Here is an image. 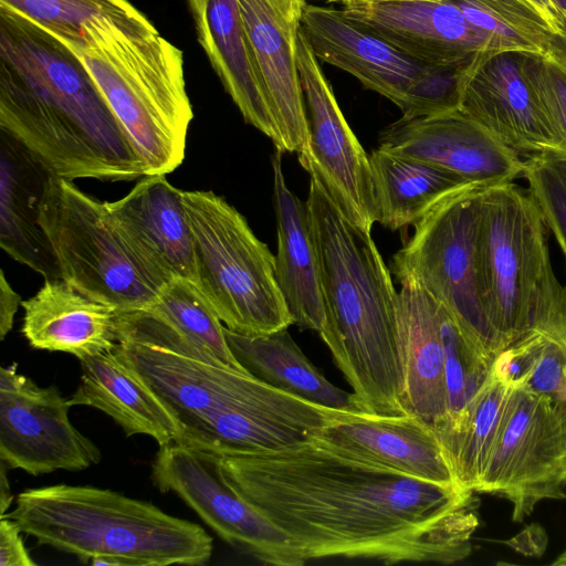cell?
<instances>
[{"label": "cell", "instance_id": "6da1fadb", "mask_svg": "<svg viewBox=\"0 0 566 566\" xmlns=\"http://www.w3.org/2000/svg\"><path fill=\"white\" fill-rule=\"evenodd\" d=\"M227 479L308 562L458 563L479 525L473 492L334 450L314 436L271 450L213 453Z\"/></svg>", "mask_w": 566, "mask_h": 566}, {"label": "cell", "instance_id": "7a4b0ae2", "mask_svg": "<svg viewBox=\"0 0 566 566\" xmlns=\"http://www.w3.org/2000/svg\"><path fill=\"white\" fill-rule=\"evenodd\" d=\"M117 327L115 350L170 410L178 444L210 453L279 449L340 412L217 360L149 308L118 311Z\"/></svg>", "mask_w": 566, "mask_h": 566}, {"label": "cell", "instance_id": "3957f363", "mask_svg": "<svg viewBox=\"0 0 566 566\" xmlns=\"http://www.w3.org/2000/svg\"><path fill=\"white\" fill-rule=\"evenodd\" d=\"M0 128L60 178L146 176L128 134L78 57L0 2Z\"/></svg>", "mask_w": 566, "mask_h": 566}, {"label": "cell", "instance_id": "277c9868", "mask_svg": "<svg viewBox=\"0 0 566 566\" xmlns=\"http://www.w3.org/2000/svg\"><path fill=\"white\" fill-rule=\"evenodd\" d=\"M306 203L325 312L319 336L366 412L403 415L390 272L370 233L347 220L312 176Z\"/></svg>", "mask_w": 566, "mask_h": 566}, {"label": "cell", "instance_id": "5b68a950", "mask_svg": "<svg viewBox=\"0 0 566 566\" xmlns=\"http://www.w3.org/2000/svg\"><path fill=\"white\" fill-rule=\"evenodd\" d=\"M6 515L38 544L94 566L203 565L213 551L200 525L108 489H28Z\"/></svg>", "mask_w": 566, "mask_h": 566}, {"label": "cell", "instance_id": "8992f818", "mask_svg": "<svg viewBox=\"0 0 566 566\" xmlns=\"http://www.w3.org/2000/svg\"><path fill=\"white\" fill-rule=\"evenodd\" d=\"M65 45L128 134L146 176L178 168L193 118L182 51L159 32L136 33L111 20L86 24L83 36Z\"/></svg>", "mask_w": 566, "mask_h": 566}, {"label": "cell", "instance_id": "52a82bcc", "mask_svg": "<svg viewBox=\"0 0 566 566\" xmlns=\"http://www.w3.org/2000/svg\"><path fill=\"white\" fill-rule=\"evenodd\" d=\"M546 230L527 188L511 181L482 189L479 248L485 302L505 348L532 331L566 292L553 270Z\"/></svg>", "mask_w": 566, "mask_h": 566}, {"label": "cell", "instance_id": "ba28073f", "mask_svg": "<svg viewBox=\"0 0 566 566\" xmlns=\"http://www.w3.org/2000/svg\"><path fill=\"white\" fill-rule=\"evenodd\" d=\"M191 229L196 283L222 324L259 336L289 328L292 316L275 277V255L245 218L212 191H181Z\"/></svg>", "mask_w": 566, "mask_h": 566}, {"label": "cell", "instance_id": "9c48e42d", "mask_svg": "<svg viewBox=\"0 0 566 566\" xmlns=\"http://www.w3.org/2000/svg\"><path fill=\"white\" fill-rule=\"evenodd\" d=\"M480 185L449 193L416 223L392 258L398 282L413 280L452 315L467 338L494 361L505 349L485 302L479 248Z\"/></svg>", "mask_w": 566, "mask_h": 566}, {"label": "cell", "instance_id": "30bf717a", "mask_svg": "<svg viewBox=\"0 0 566 566\" xmlns=\"http://www.w3.org/2000/svg\"><path fill=\"white\" fill-rule=\"evenodd\" d=\"M40 223L57 259L62 279L118 311L151 307L164 285L135 253L106 201L72 180L51 175Z\"/></svg>", "mask_w": 566, "mask_h": 566}, {"label": "cell", "instance_id": "8fae6325", "mask_svg": "<svg viewBox=\"0 0 566 566\" xmlns=\"http://www.w3.org/2000/svg\"><path fill=\"white\" fill-rule=\"evenodd\" d=\"M474 492L507 500L516 523L566 499V401L510 387Z\"/></svg>", "mask_w": 566, "mask_h": 566}, {"label": "cell", "instance_id": "7c38bea8", "mask_svg": "<svg viewBox=\"0 0 566 566\" xmlns=\"http://www.w3.org/2000/svg\"><path fill=\"white\" fill-rule=\"evenodd\" d=\"M150 476L160 492L177 494L219 537L242 553L274 566L307 562L290 537L237 491L213 453L178 443L160 446Z\"/></svg>", "mask_w": 566, "mask_h": 566}, {"label": "cell", "instance_id": "4fadbf2b", "mask_svg": "<svg viewBox=\"0 0 566 566\" xmlns=\"http://www.w3.org/2000/svg\"><path fill=\"white\" fill-rule=\"evenodd\" d=\"M296 63L310 132L307 147L298 154V160L344 217L370 233L377 222V206L369 155L346 122L301 28Z\"/></svg>", "mask_w": 566, "mask_h": 566}, {"label": "cell", "instance_id": "5bb4252c", "mask_svg": "<svg viewBox=\"0 0 566 566\" xmlns=\"http://www.w3.org/2000/svg\"><path fill=\"white\" fill-rule=\"evenodd\" d=\"M71 406L55 386L40 387L17 364L0 369V459L32 475L82 471L102 459L70 421Z\"/></svg>", "mask_w": 566, "mask_h": 566}, {"label": "cell", "instance_id": "9a60e30c", "mask_svg": "<svg viewBox=\"0 0 566 566\" xmlns=\"http://www.w3.org/2000/svg\"><path fill=\"white\" fill-rule=\"evenodd\" d=\"M528 55H475L462 76L459 111L518 154L566 156V145L528 81Z\"/></svg>", "mask_w": 566, "mask_h": 566}, {"label": "cell", "instance_id": "2e32d148", "mask_svg": "<svg viewBox=\"0 0 566 566\" xmlns=\"http://www.w3.org/2000/svg\"><path fill=\"white\" fill-rule=\"evenodd\" d=\"M260 86L284 145L303 153L310 132L296 63L305 0H238Z\"/></svg>", "mask_w": 566, "mask_h": 566}, {"label": "cell", "instance_id": "e0dca14e", "mask_svg": "<svg viewBox=\"0 0 566 566\" xmlns=\"http://www.w3.org/2000/svg\"><path fill=\"white\" fill-rule=\"evenodd\" d=\"M379 148L453 172L469 184L491 187L521 178L524 161L460 111L406 118L385 127Z\"/></svg>", "mask_w": 566, "mask_h": 566}, {"label": "cell", "instance_id": "ac0fdd59", "mask_svg": "<svg viewBox=\"0 0 566 566\" xmlns=\"http://www.w3.org/2000/svg\"><path fill=\"white\" fill-rule=\"evenodd\" d=\"M342 9L408 56L429 65L497 53L490 39L442 0L349 1Z\"/></svg>", "mask_w": 566, "mask_h": 566}, {"label": "cell", "instance_id": "d6986e66", "mask_svg": "<svg viewBox=\"0 0 566 566\" xmlns=\"http://www.w3.org/2000/svg\"><path fill=\"white\" fill-rule=\"evenodd\" d=\"M313 436L364 461L436 484L461 486L433 428L410 413L340 411Z\"/></svg>", "mask_w": 566, "mask_h": 566}, {"label": "cell", "instance_id": "ffe728a7", "mask_svg": "<svg viewBox=\"0 0 566 566\" xmlns=\"http://www.w3.org/2000/svg\"><path fill=\"white\" fill-rule=\"evenodd\" d=\"M301 29L317 60L354 75L399 108L430 66L402 53L342 9L305 3Z\"/></svg>", "mask_w": 566, "mask_h": 566}, {"label": "cell", "instance_id": "44dd1931", "mask_svg": "<svg viewBox=\"0 0 566 566\" xmlns=\"http://www.w3.org/2000/svg\"><path fill=\"white\" fill-rule=\"evenodd\" d=\"M180 189L166 175L144 176L123 198L106 202L135 253L163 283L196 282L191 229Z\"/></svg>", "mask_w": 566, "mask_h": 566}, {"label": "cell", "instance_id": "7402d4cb", "mask_svg": "<svg viewBox=\"0 0 566 566\" xmlns=\"http://www.w3.org/2000/svg\"><path fill=\"white\" fill-rule=\"evenodd\" d=\"M397 340L406 413L433 429L448 417L440 303L413 280L400 282Z\"/></svg>", "mask_w": 566, "mask_h": 566}, {"label": "cell", "instance_id": "603a6c76", "mask_svg": "<svg viewBox=\"0 0 566 566\" xmlns=\"http://www.w3.org/2000/svg\"><path fill=\"white\" fill-rule=\"evenodd\" d=\"M52 174L12 135L0 128V245L44 279H62L40 223L41 202Z\"/></svg>", "mask_w": 566, "mask_h": 566}, {"label": "cell", "instance_id": "cb8c5ba5", "mask_svg": "<svg viewBox=\"0 0 566 566\" xmlns=\"http://www.w3.org/2000/svg\"><path fill=\"white\" fill-rule=\"evenodd\" d=\"M21 305V332L35 349L62 352L83 360L112 352L118 343V310L63 279H45L35 295Z\"/></svg>", "mask_w": 566, "mask_h": 566}, {"label": "cell", "instance_id": "d4e9b609", "mask_svg": "<svg viewBox=\"0 0 566 566\" xmlns=\"http://www.w3.org/2000/svg\"><path fill=\"white\" fill-rule=\"evenodd\" d=\"M197 39L244 120L284 145L253 66L238 0H187Z\"/></svg>", "mask_w": 566, "mask_h": 566}, {"label": "cell", "instance_id": "484cf974", "mask_svg": "<svg viewBox=\"0 0 566 566\" xmlns=\"http://www.w3.org/2000/svg\"><path fill=\"white\" fill-rule=\"evenodd\" d=\"M282 153L272 156L277 252L275 277L293 324L319 334L325 322L319 261L306 201L285 182Z\"/></svg>", "mask_w": 566, "mask_h": 566}, {"label": "cell", "instance_id": "4316f807", "mask_svg": "<svg viewBox=\"0 0 566 566\" xmlns=\"http://www.w3.org/2000/svg\"><path fill=\"white\" fill-rule=\"evenodd\" d=\"M80 363V384L67 398L71 407L103 411L127 437L145 434L159 447L179 442L180 428L170 410L115 348Z\"/></svg>", "mask_w": 566, "mask_h": 566}, {"label": "cell", "instance_id": "83f0119b", "mask_svg": "<svg viewBox=\"0 0 566 566\" xmlns=\"http://www.w3.org/2000/svg\"><path fill=\"white\" fill-rule=\"evenodd\" d=\"M230 350L262 381L311 402L347 412L365 411L354 392L333 385L306 357L287 328L247 336L223 326Z\"/></svg>", "mask_w": 566, "mask_h": 566}, {"label": "cell", "instance_id": "f1b7e54d", "mask_svg": "<svg viewBox=\"0 0 566 566\" xmlns=\"http://www.w3.org/2000/svg\"><path fill=\"white\" fill-rule=\"evenodd\" d=\"M369 159L377 222L390 230L413 226L442 198L470 185L453 172L379 147Z\"/></svg>", "mask_w": 566, "mask_h": 566}, {"label": "cell", "instance_id": "f546056e", "mask_svg": "<svg viewBox=\"0 0 566 566\" xmlns=\"http://www.w3.org/2000/svg\"><path fill=\"white\" fill-rule=\"evenodd\" d=\"M510 386L491 373L462 415L434 432L458 483L472 492L480 479Z\"/></svg>", "mask_w": 566, "mask_h": 566}, {"label": "cell", "instance_id": "4dcf8cb0", "mask_svg": "<svg viewBox=\"0 0 566 566\" xmlns=\"http://www.w3.org/2000/svg\"><path fill=\"white\" fill-rule=\"evenodd\" d=\"M492 42L495 51L554 59V36L522 0H442Z\"/></svg>", "mask_w": 566, "mask_h": 566}, {"label": "cell", "instance_id": "1f68e13d", "mask_svg": "<svg viewBox=\"0 0 566 566\" xmlns=\"http://www.w3.org/2000/svg\"><path fill=\"white\" fill-rule=\"evenodd\" d=\"M492 369L510 387H520L566 401V343L532 329L502 350Z\"/></svg>", "mask_w": 566, "mask_h": 566}, {"label": "cell", "instance_id": "d6a6232c", "mask_svg": "<svg viewBox=\"0 0 566 566\" xmlns=\"http://www.w3.org/2000/svg\"><path fill=\"white\" fill-rule=\"evenodd\" d=\"M34 20L64 44L78 41L84 27L111 20L124 29L151 34V21L129 0H0Z\"/></svg>", "mask_w": 566, "mask_h": 566}, {"label": "cell", "instance_id": "836d02e7", "mask_svg": "<svg viewBox=\"0 0 566 566\" xmlns=\"http://www.w3.org/2000/svg\"><path fill=\"white\" fill-rule=\"evenodd\" d=\"M149 310L217 360L245 370L228 346L224 325L195 281L186 277L168 281Z\"/></svg>", "mask_w": 566, "mask_h": 566}, {"label": "cell", "instance_id": "e575fe53", "mask_svg": "<svg viewBox=\"0 0 566 566\" xmlns=\"http://www.w3.org/2000/svg\"><path fill=\"white\" fill-rule=\"evenodd\" d=\"M440 325L444 347L448 391V417L444 421H452L462 415L485 382L493 361L479 352L467 338L452 315L441 303Z\"/></svg>", "mask_w": 566, "mask_h": 566}, {"label": "cell", "instance_id": "d590c367", "mask_svg": "<svg viewBox=\"0 0 566 566\" xmlns=\"http://www.w3.org/2000/svg\"><path fill=\"white\" fill-rule=\"evenodd\" d=\"M523 161L522 178L566 262V156L536 154Z\"/></svg>", "mask_w": 566, "mask_h": 566}, {"label": "cell", "instance_id": "8d00e7d4", "mask_svg": "<svg viewBox=\"0 0 566 566\" xmlns=\"http://www.w3.org/2000/svg\"><path fill=\"white\" fill-rule=\"evenodd\" d=\"M470 63L430 65L409 88L400 107L402 117H428L459 111L462 76Z\"/></svg>", "mask_w": 566, "mask_h": 566}, {"label": "cell", "instance_id": "74e56055", "mask_svg": "<svg viewBox=\"0 0 566 566\" xmlns=\"http://www.w3.org/2000/svg\"><path fill=\"white\" fill-rule=\"evenodd\" d=\"M526 73L541 106L566 145V64L557 56L528 55Z\"/></svg>", "mask_w": 566, "mask_h": 566}, {"label": "cell", "instance_id": "f35d334b", "mask_svg": "<svg viewBox=\"0 0 566 566\" xmlns=\"http://www.w3.org/2000/svg\"><path fill=\"white\" fill-rule=\"evenodd\" d=\"M21 530L7 515L0 518V566H35L24 546Z\"/></svg>", "mask_w": 566, "mask_h": 566}, {"label": "cell", "instance_id": "ab89813d", "mask_svg": "<svg viewBox=\"0 0 566 566\" xmlns=\"http://www.w3.org/2000/svg\"><path fill=\"white\" fill-rule=\"evenodd\" d=\"M503 543L526 557L537 558L545 553L548 536L545 530L535 523L526 526L514 537L503 541Z\"/></svg>", "mask_w": 566, "mask_h": 566}, {"label": "cell", "instance_id": "60d3db41", "mask_svg": "<svg viewBox=\"0 0 566 566\" xmlns=\"http://www.w3.org/2000/svg\"><path fill=\"white\" fill-rule=\"evenodd\" d=\"M545 23L554 38H566V20L554 0H522Z\"/></svg>", "mask_w": 566, "mask_h": 566}, {"label": "cell", "instance_id": "b9f144b4", "mask_svg": "<svg viewBox=\"0 0 566 566\" xmlns=\"http://www.w3.org/2000/svg\"><path fill=\"white\" fill-rule=\"evenodd\" d=\"M20 295L11 287L4 276L0 274V338L3 339L11 331L13 318L21 304Z\"/></svg>", "mask_w": 566, "mask_h": 566}, {"label": "cell", "instance_id": "7bdbcfd3", "mask_svg": "<svg viewBox=\"0 0 566 566\" xmlns=\"http://www.w3.org/2000/svg\"><path fill=\"white\" fill-rule=\"evenodd\" d=\"M6 463L1 461V474H0V515H6L7 510L11 505L12 494L10 491L9 481L7 478Z\"/></svg>", "mask_w": 566, "mask_h": 566}, {"label": "cell", "instance_id": "ee69618b", "mask_svg": "<svg viewBox=\"0 0 566 566\" xmlns=\"http://www.w3.org/2000/svg\"><path fill=\"white\" fill-rule=\"evenodd\" d=\"M553 43L556 56L566 64V38H554Z\"/></svg>", "mask_w": 566, "mask_h": 566}, {"label": "cell", "instance_id": "f6af8a7d", "mask_svg": "<svg viewBox=\"0 0 566 566\" xmlns=\"http://www.w3.org/2000/svg\"><path fill=\"white\" fill-rule=\"evenodd\" d=\"M554 566H566V548L564 552L552 563Z\"/></svg>", "mask_w": 566, "mask_h": 566}, {"label": "cell", "instance_id": "bcb514c9", "mask_svg": "<svg viewBox=\"0 0 566 566\" xmlns=\"http://www.w3.org/2000/svg\"><path fill=\"white\" fill-rule=\"evenodd\" d=\"M554 2L559 8L566 20V0H554Z\"/></svg>", "mask_w": 566, "mask_h": 566}, {"label": "cell", "instance_id": "7dc6e473", "mask_svg": "<svg viewBox=\"0 0 566 566\" xmlns=\"http://www.w3.org/2000/svg\"><path fill=\"white\" fill-rule=\"evenodd\" d=\"M335 1H340V2L345 3V2H349V1H392V0H335Z\"/></svg>", "mask_w": 566, "mask_h": 566}, {"label": "cell", "instance_id": "c3c4849f", "mask_svg": "<svg viewBox=\"0 0 566 566\" xmlns=\"http://www.w3.org/2000/svg\"><path fill=\"white\" fill-rule=\"evenodd\" d=\"M331 1H335V0H331Z\"/></svg>", "mask_w": 566, "mask_h": 566}]
</instances>
